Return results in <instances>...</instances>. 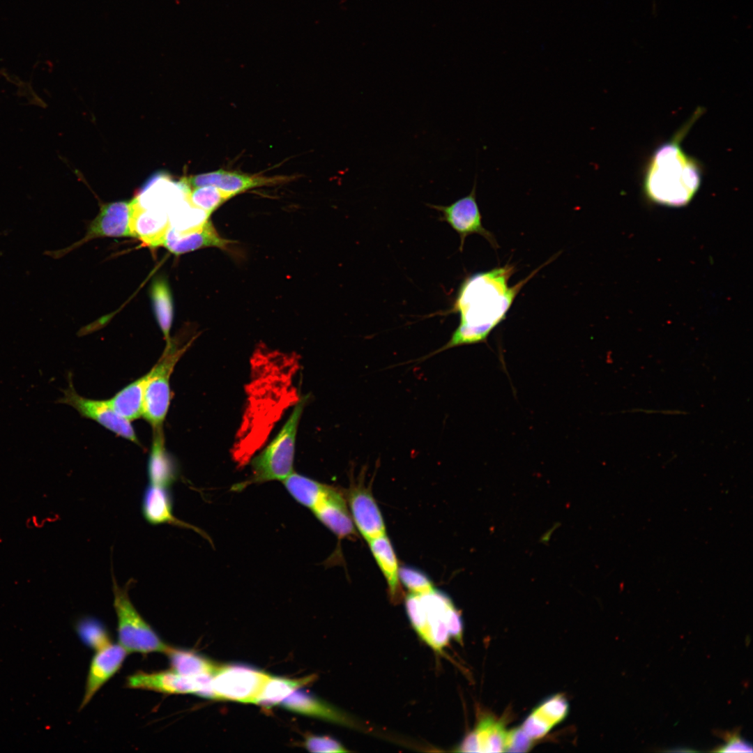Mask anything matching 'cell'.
Instances as JSON below:
<instances>
[{"mask_svg": "<svg viewBox=\"0 0 753 753\" xmlns=\"http://www.w3.org/2000/svg\"><path fill=\"white\" fill-rule=\"evenodd\" d=\"M151 295L158 323L167 341V347H169L172 344L169 332L173 319V304L166 280H154L151 288Z\"/></svg>", "mask_w": 753, "mask_h": 753, "instance_id": "29", "label": "cell"}, {"mask_svg": "<svg viewBox=\"0 0 753 753\" xmlns=\"http://www.w3.org/2000/svg\"><path fill=\"white\" fill-rule=\"evenodd\" d=\"M188 347L185 345L178 348L172 343L166 347L160 360L150 370L144 393L142 416L152 426L153 431L162 429L171 399L170 376Z\"/></svg>", "mask_w": 753, "mask_h": 753, "instance_id": "5", "label": "cell"}, {"mask_svg": "<svg viewBox=\"0 0 753 753\" xmlns=\"http://www.w3.org/2000/svg\"><path fill=\"white\" fill-rule=\"evenodd\" d=\"M75 627L82 641L94 650L98 651L112 644L105 627L96 619L82 618L76 622Z\"/></svg>", "mask_w": 753, "mask_h": 753, "instance_id": "32", "label": "cell"}, {"mask_svg": "<svg viewBox=\"0 0 753 753\" xmlns=\"http://www.w3.org/2000/svg\"><path fill=\"white\" fill-rule=\"evenodd\" d=\"M166 655L171 669L183 676L213 674L218 667L210 660L190 650L172 647Z\"/></svg>", "mask_w": 753, "mask_h": 753, "instance_id": "26", "label": "cell"}, {"mask_svg": "<svg viewBox=\"0 0 753 753\" xmlns=\"http://www.w3.org/2000/svg\"><path fill=\"white\" fill-rule=\"evenodd\" d=\"M233 243L234 242L222 238L212 222L208 220L200 227L185 233L178 232L169 227L162 246L175 254H181L208 247L218 248L231 252Z\"/></svg>", "mask_w": 753, "mask_h": 753, "instance_id": "18", "label": "cell"}, {"mask_svg": "<svg viewBox=\"0 0 753 753\" xmlns=\"http://www.w3.org/2000/svg\"><path fill=\"white\" fill-rule=\"evenodd\" d=\"M142 511L145 519L152 525L170 524L181 527L195 529L196 527L179 520L173 514V498L168 487L149 484L144 492Z\"/></svg>", "mask_w": 753, "mask_h": 753, "instance_id": "21", "label": "cell"}, {"mask_svg": "<svg viewBox=\"0 0 753 753\" xmlns=\"http://www.w3.org/2000/svg\"><path fill=\"white\" fill-rule=\"evenodd\" d=\"M132 202L105 204L91 223L82 242L98 237H133L130 227Z\"/></svg>", "mask_w": 753, "mask_h": 753, "instance_id": "17", "label": "cell"}, {"mask_svg": "<svg viewBox=\"0 0 753 753\" xmlns=\"http://www.w3.org/2000/svg\"><path fill=\"white\" fill-rule=\"evenodd\" d=\"M701 178L699 164L682 149L679 140L672 139L653 153L644 178V190L655 203L683 206L697 192Z\"/></svg>", "mask_w": 753, "mask_h": 753, "instance_id": "2", "label": "cell"}, {"mask_svg": "<svg viewBox=\"0 0 753 753\" xmlns=\"http://www.w3.org/2000/svg\"><path fill=\"white\" fill-rule=\"evenodd\" d=\"M437 211L440 215L439 220L448 223L459 236V251L462 252L466 238L471 234H478L484 237L496 249L497 241L493 234L485 229L482 222V215L476 199V180L469 194L457 199L450 205L427 204Z\"/></svg>", "mask_w": 753, "mask_h": 753, "instance_id": "9", "label": "cell"}, {"mask_svg": "<svg viewBox=\"0 0 753 753\" xmlns=\"http://www.w3.org/2000/svg\"><path fill=\"white\" fill-rule=\"evenodd\" d=\"M178 466L165 448L162 429L153 431V439L148 463L150 484L168 487L178 478Z\"/></svg>", "mask_w": 753, "mask_h": 753, "instance_id": "22", "label": "cell"}, {"mask_svg": "<svg viewBox=\"0 0 753 753\" xmlns=\"http://www.w3.org/2000/svg\"><path fill=\"white\" fill-rule=\"evenodd\" d=\"M234 196L213 186L192 188L187 195V199L194 206L206 212L208 215Z\"/></svg>", "mask_w": 753, "mask_h": 753, "instance_id": "31", "label": "cell"}, {"mask_svg": "<svg viewBox=\"0 0 753 753\" xmlns=\"http://www.w3.org/2000/svg\"><path fill=\"white\" fill-rule=\"evenodd\" d=\"M726 744L713 750L717 752H752V745L744 740L738 731L733 733H724L723 734Z\"/></svg>", "mask_w": 753, "mask_h": 753, "instance_id": "36", "label": "cell"}, {"mask_svg": "<svg viewBox=\"0 0 753 753\" xmlns=\"http://www.w3.org/2000/svg\"><path fill=\"white\" fill-rule=\"evenodd\" d=\"M426 620L425 641L437 651L448 643L450 635L447 627V618L455 607L451 600L435 588L431 592L419 594Z\"/></svg>", "mask_w": 753, "mask_h": 753, "instance_id": "13", "label": "cell"}, {"mask_svg": "<svg viewBox=\"0 0 753 753\" xmlns=\"http://www.w3.org/2000/svg\"><path fill=\"white\" fill-rule=\"evenodd\" d=\"M167 214L170 227L180 233L200 227L210 217L204 211L192 205L187 197L172 206Z\"/></svg>", "mask_w": 753, "mask_h": 753, "instance_id": "30", "label": "cell"}, {"mask_svg": "<svg viewBox=\"0 0 753 753\" xmlns=\"http://www.w3.org/2000/svg\"><path fill=\"white\" fill-rule=\"evenodd\" d=\"M127 654L128 652L119 644H110L96 651L89 667L80 710L89 703L100 687L120 669Z\"/></svg>", "mask_w": 753, "mask_h": 753, "instance_id": "14", "label": "cell"}, {"mask_svg": "<svg viewBox=\"0 0 753 753\" xmlns=\"http://www.w3.org/2000/svg\"><path fill=\"white\" fill-rule=\"evenodd\" d=\"M282 482L290 495L298 503L310 510L319 501L328 487V485L295 472Z\"/></svg>", "mask_w": 753, "mask_h": 753, "instance_id": "28", "label": "cell"}, {"mask_svg": "<svg viewBox=\"0 0 753 753\" xmlns=\"http://www.w3.org/2000/svg\"><path fill=\"white\" fill-rule=\"evenodd\" d=\"M268 676L245 665H218L212 680L215 699L254 703Z\"/></svg>", "mask_w": 753, "mask_h": 753, "instance_id": "6", "label": "cell"}, {"mask_svg": "<svg viewBox=\"0 0 753 753\" xmlns=\"http://www.w3.org/2000/svg\"><path fill=\"white\" fill-rule=\"evenodd\" d=\"M508 729L502 719L482 715L457 748L460 752H503Z\"/></svg>", "mask_w": 753, "mask_h": 753, "instance_id": "16", "label": "cell"}, {"mask_svg": "<svg viewBox=\"0 0 753 753\" xmlns=\"http://www.w3.org/2000/svg\"><path fill=\"white\" fill-rule=\"evenodd\" d=\"M149 376L150 371L108 400L113 409L129 421L142 416L144 393Z\"/></svg>", "mask_w": 753, "mask_h": 753, "instance_id": "25", "label": "cell"}, {"mask_svg": "<svg viewBox=\"0 0 753 753\" xmlns=\"http://www.w3.org/2000/svg\"><path fill=\"white\" fill-rule=\"evenodd\" d=\"M367 542L386 580L391 598L397 600L400 593L399 567L393 546L386 534L370 539Z\"/></svg>", "mask_w": 753, "mask_h": 753, "instance_id": "24", "label": "cell"}, {"mask_svg": "<svg viewBox=\"0 0 753 753\" xmlns=\"http://www.w3.org/2000/svg\"><path fill=\"white\" fill-rule=\"evenodd\" d=\"M313 680V676L291 680L269 676L254 703L264 707H271L282 703L293 692Z\"/></svg>", "mask_w": 753, "mask_h": 753, "instance_id": "27", "label": "cell"}, {"mask_svg": "<svg viewBox=\"0 0 753 753\" xmlns=\"http://www.w3.org/2000/svg\"><path fill=\"white\" fill-rule=\"evenodd\" d=\"M307 399L304 397L297 402L278 434L252 459L250 478L234 485V490L241 491L255 483L282 481L294 472L296 434Z\"/></svg>", "mask_w": 753, "mask_h": 753, "instance_id": "3", "label": "cell"}, {"mask_svg": "<svg viewBox=\"0 0 753 753\" xmlns=\"http://www.w3.org/2000/svg\"><path fill=\"white\" fill-rule=\"evenodd\" d=\"M534 742L519 727L508 730L505 744V752H526L533 746Z\"/></svg>", "mask_w": 753, "mask_h": 753, "instance_id": "34", "label": "cell"}, {"mask_svg": "<svg viewBox=\"0 0 753 753\" xmlns=\"http://www.w3.org/2000/svg\"><path fill=\"white\" fill-rule=\"evenodd\" d=\"M68 386L61 389L63 396L55 403L65 404L74 408L82 417L95 420L116 434L140 446L130 421L119 415L108 400H96L84 397L75 390L73 374H67Z\"/></svg>", "mask_w": 753, "mask_h": 753, "instance_id": "7", "label": "cell"}, {"mask_svg": "<svg viewBox=\"0 0 753 753\" xmlns=\"http://www.w3.org/2000/svg\"><path fill=\"white\" fill-rule=\"evenodd\" d=\"M555 257L511 287L508 282L516 268L510 263L467 275L459 286L450 309L444 313L458 314L459 325L446 344L429 356L456 347L486 342L491 332L506 318L521 289Z\"/></svg>", "mask_w": 753, "mask_h": 753, "instance_id": "1", "label": "cell"}, {"mask_svg": "<svg viewBox=\"0 0 753 753\" xmlns=\"http://www.w3.org/2000/svg\"><path fill=\"white\" fill-rule=\"evenodd\" d=\"M311 510L324 525L340 538L356 535L354 524L346 501L336 488L328 485L324 494Z\"/></svg>", "mask_w": 753, "mask_h": 753, "instance_id": "15", "label": "cell"}, {"mask_svg": "<svg viewBox=\"0 0 753 753\" xmlns=\"http://www.w3.org/2000/svg\"><path fill=\"white\" fill-rule=\"evenodd\" d=\"M305 746L312 752H348L341 743L329 736H308L305 740Z\"/></svg>", "mask_w": 753, "mask_h": 753, "instance_id": "35", "label": "cell"}, {"mask_svg": "<svg viewBox=\"0 0 753 753\" xmlns=\"http://www.w3.org/2000/svg\"><path fill=\"white\" fill-rule=\"evenodd\" d=\"M183 178L190 190L198 187L213 186L231 194L234 197L255 188L284 183L294 178L289 176H266L224 169Z\"/></svg>", "mask_w": 753, "mask_h": 753, "instance_id": "10", "label": "cell"}, {"mask_svg": "<svg viewBox=\"0 0 753 753\" xmlns=\"http://www.w3.org/2000/svg\"><path fill=\"white\" fill-rule=\"evenodd\" d=\"M190 190L183 177L176 181L168 173L158 172L145 181L132 200L142 208L168 213L172 206L187 197Z\"/></svg>", "mask_w": 753, "mask_h": 753, "instance_id": "11", "label": "cell"}, {"mask_svg": "<svg viewBox=\"0 0 753 753\" xmlns=\"http://www.w3.org/2000/svg\"><path fill=\"white\" fill-rule=\"evenodd\" d=\"M294 691L282 702L290 710L322 718L335 723L352 726L353 720L329 704L303 691Z\"/></svg>", "mask_w": 753, "mask_h": 753, "instance_id": "23", "label": "cell"}, {"mask_svg": "<svg viewBox=\"0 0 753 753\" xmlns=\"http://www.w3.org/2000/svg\"><path fill=\"white\" fill-rule=\"evenodd\" d=\"M569 713V703L562 694L553 695L538 704L526 717L521 728L533 741L545 736Z\"/></svg>", "mask_w": 753, "mask_h": 753, "instance_id": "19", "label": "cell"}, {"mask_svg": "<svg viewBox=\"0 0 753 753\" xmlns=\"http://www.w3.org/2000/svg\"><path fill=\"white\" fill-rule=\"evenodd\" d=\"M213 676L202 674L188 677L172 669L152 673L139 671L128 678L127 686L166 694L192 693L204 698L215 699L212 687Z\"/></svg>", "mask_w": 753, "mask_h": 753, "instance_id": "8", "label": "cell"}, {"mask_svg": "<svg viewBox=\"0 0 753 753\" xmlns=\"http://www.w3.org/2000/svg\"><path fill=\"white\" fill-rule=\"evenodd\" d=\"M130 227L133 237L138 238L144 245L151 248L162 246L170 225L167 213L162 211L144 209L132 199Z\"/></svg>", "mask_w": 753, "mask_h": 753, "instance_id": "20", "label": "cell"}, {"mask_svg": "<svg viewBox=\"0 0 753 753\" xmlns=\"http://www.w3.org/2000/svg\"><path fill=\"white\" fill-rule=\"evenodd\" d=\"M347 499L353 524L367 541L386 534L381 512L367 487L362 483L351 486Z\"/></svg>", "mask_w": 753, "mask_h": 753, "instance_id": "12", "label": "cell"}, {"mask_svg": "<svg viewBox=\"0 0 753 753\" xmlns=\"http://www.w3.org/2000/svg\"><path fill=\"white\" fill-rule=\"evenodd\" d=\"M399 579L409 591L416 594H425L434 589L429 578L423 572L409 566L399 568Z\"/></svg>", "mask_w": 753, "mask_h": 753, "instance_id": "33", "label": "cell"}, {"mask_svg": "<svg viewBox=\"0 0 753 753\" xmlns=\"http://www.w3.org/2000/svg\"><path fill=\"white\" fill-rule=\"evenodd\" d=\"M114 607L117 616L119 644L128 653L167 654L172 646L165 642L132 604L126 589L113 581Z\"/></svg>", "mask_w": 753, "mask_h": 753, "instance_id": "4", "label": "cell"}]
</instances>
